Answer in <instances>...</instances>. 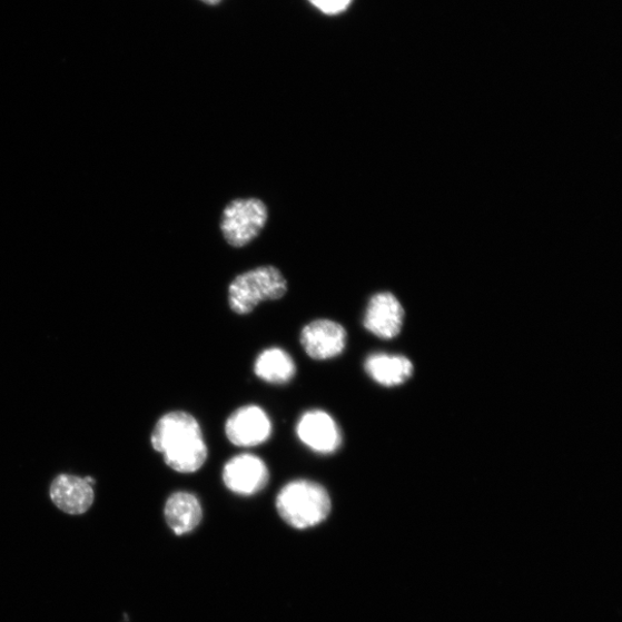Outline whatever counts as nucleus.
I'll use <instances>...</instances> for the list:
<instances>
[{"instance_id":"8","label":"nucleus","mask_w":622,"mask_h":622,"mask_svg":"<svg viewBox=\"0 0 622 622\" xmlns=\"http://www.w3.org/2000/svg\"><path fill=\"white\" fill-rule=\"evenodd\" d=\"M302 345L309 357L324 362L339 356L346 348L345 327L332 319H316L302 332Z\"/></svg>"},{"instance_id":"14","label":"nucleus","mask_w":622,"mask_h":622,"mask_svg":"<svg viewBox=\"0 0 622 622\" xmlns=\"http://www.w3.org/2000/svg\"><path fill=\"white\" fill-rule=\"evenodd\" d=\"M308 2L326 16H338L347 11L353 0H308Z\"/></svg>"},{"instance_id":"3","label":"nucleus","mask_w":622,"mask_h":622,"mask_svg":"<svg viewBox=\"0 0 622 622\" xmlns=\"http://www.w3.org/2000/svg\"><path fill=\"white\" fill-rule=\"evenodd\" d=\"M287 280L273 266L258 267L237 276L228 286V305L238 315H248L261 303L285 297Z\"/></svg>"},{"instance_id":"7","label":"nucleus","mask_w":622,"mask_h":622,"mask_svg":"<svg viewBox=\"0 0 622 622\" xmlns=\"http://www.w3.org/2000/svg\"><path fill=\"white\" fill-rule=\"evenodd\" d=\"M297 435L303 444L318 454H334L343 443L336 419L320 409L306 412L297 424Z\"/></svg>"},{"instance_id":"4","label":"nucleus","mask_w":622,"mask_h":622,"mask_svg":"<svg viewBox=\"0 0 622 622\" xmlns=\"http://www.w3.org/2000/svg\"><path fill=\"white\" fill-rule=\"evenodd\" d=\"M268 218L269 211L264 201L255 198L237 199L223 210L220 231L228 245L243 248L259 236Z\"/></svg>"},{"instance_id":"5","label":"nucleus","mask_w":622,"mask_h":622,"mask_svg":"<svg viewBox=\"0 0 622 622\" xmlns=\"http://www.w3.org/2000/svg\"><path fill=\"white\" fill-rule=\"evenodd\" d=\"M225 434L236 446L255 447L269 441L273 435V423L260 407L244 406L227 418Z\"/></svg>"},{"instance_id":"9","label":"nucleus","mask_w":622,"mask_h":622,"mask_svg":"<svg viewBox=\"0 0 622 622\" xmlns=\"http://www.w3.org/2000/svg\"><path fill=\"white\" fill-rule=\"evenodd\" d=\"M404 316L402 304L392 293H377L368 304L364 325L376 337L392 339L401 334Z\"/></svg>"},{"instance_id":"15","label":"nucleus","mask_w":622,"mask_h":622,"mask_svg":"<svg viewBox=\"0 0 622 622\" xmlns=\"http://www.w3.org/2000/svg\"><path fill=\"white\" fill-rule=\"evenodd\" d=\"M201 2L210 7H216L219 6L223 2V0H201Z\"/></svg>"},{"instance_id":"1","label":"nucleus","mask_w":622,"mask_h":622,"mask_svg":"<svg viewBox=\"0 0 622 622\" xmlns=\"http://www.w3.org/2000/svg\"><path fill=\"white\" fill-rule=\"evenodd\" d=\"M155 451L174 471L191 474L204 467L208 460V446L201 425L186 412H171L161 416L151 435Z\"/></svg>"},{"instance_id":"13","label":"nucleus","mask_w":622,"mask_h":622,"mask_svg":"<svg viewBox=\"0 0 622 622\" xmlns=\"http://www.w3.org/2000/svg\"><path fill=\"white\" fill-rule=\"evenodd\" d=\"M254 373L258 378L267 383L286 384L296 376L297 367L287 352L273 347L257 356Z\"/></svg>"},{"instance_id":"12","label":"nucleus","mask_w":622,"mask_h":622,"mask_svg":"<svg viewBox=\"0 0 622 622\" xmlns=\"http://www.w3.org/2000/svg\"><path fill=\"white\" fill-rule=\"evenodd\" d=\"M365 369L375 382L386 387L402 385L413 374V365L407 357L384 353L368 356Z\"/></svg>"},{"instance_id":"2","label":"nucleus","mask_w":622,"mask_h":622,"mask_svg":"<svg viewBox=\"0 0 622 622\" xmlns=\"http://www.w3.org/2000/svg\"><path fill=\"white\" fill-rule=\"evenodd\" d=\"M280 517L293 529H313L330 515L333 503L327 490L310 480L287 483L276 500Z\"/></svg>"},{"instance_id":"10","label":"nucleus","mask_w":622,"mask_h":622,"mask_svg":"<svg viewBox=\"0 0 622 622\" xmlns=\"http://www.w3.org/2000/svg\"><path fill=\"white\" fill-rule=\"evenodd\" d=\"M95 480L61 474L55 478L50 488V496L55 505L65 513L83 514L93 503Z\"/></svg>"},{"instance_id":"11","label":"nucleus","mask_w":622,"mask_h":622,"mask_svg":"<svg viewBox=\"0 0 622 622\" xmlns=\"http://www.w3.org/2000/svg\"><path fill=\"white\" fill-rule=\"evenodd\" d=\"M164 515H166L171 531L176 535L182 536L200 525L204 512L196 496L180 491V493L170 496L166 510H164Z\"/></svg>"},{"instance_id":"6","label":"nucleus","mask_w":622,"mask_h":622,"mask_svg":"<svg viewBox=\"0 0 622 622\" xmlns=\"http://www.w3.org/2000/svg\"><path fill=\"white\" fill-rule=\"evenodd\" d=\"M270 480L269 470L260 457L254 454H239L228 461L223 470L225 486L240 496L260 493Z\"/></svg>"}]
</instances>
